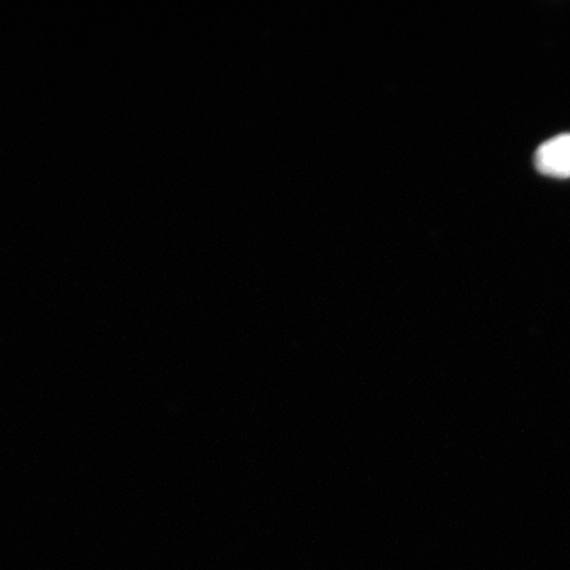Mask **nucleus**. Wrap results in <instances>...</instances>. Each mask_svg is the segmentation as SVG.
I'll return each instance as SVG.
<instances>
[{
	"label": "nucleus",
	"mask_w": 570,
	"mask_h": 570,
	"mask_svg": "<svg viewBox=\"0 0 570 570\" xmlns=\"http://www.w3.org/2000/svg\"><path fill=\"white\" fill-rule=\"evenodd\" d=\"M540 174L554 178H570V134L547 140L534 155Z\"/></svg>",
	"instance_id": "1"
}]
</instances>
